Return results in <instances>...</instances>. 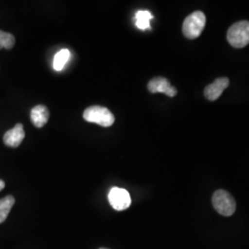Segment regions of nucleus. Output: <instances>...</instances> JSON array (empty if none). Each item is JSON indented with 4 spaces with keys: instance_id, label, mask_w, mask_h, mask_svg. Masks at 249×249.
Here are the masks:
<instances>
[{
    "instance_id": "f257e3e1",
    "label": "nucleus",
    "mask_w": 249,
    "mask_h": 249,
    "mask_svg": "<svg viewBox=\"0 0 249 249\" xmlns=\"http://www.w3.org/2000/svg\"><path fill=\"white\" fill-rule=\"evenodd\" d=\"M206 25V16L202 11H194L185 18L182 26L184 36L188 39H196L202 34Z\"/></svg>"
},
{
    "instance_id": "f03ea898",
    "label": "nucleus",
    "mask_w": 249,
    "mask_h": 249,
    "mask_svg": "<svg viewBox=\"0 0 249 249\" xmlns=\"http://www.w3.org/2000/svg\"><path fill=\"white\" fill-rule=\"evenodd\" d=\"M227 41L235 48H243L249 45V20H241L232 24L227 32Z\"/></svg>"
},
{
    "instance_id": "7ed1b4c3",
    "label": "nucleus",
    "mask_w": 249,
    "mask_h": 249,
    "mask_svg": "<svg viewBox=\"0 0 249 249\" xmlns=\"http://www.w3.org/2000/svg\"><path fill=\"white\" fill-rule=\"evenodd\" d=\"M83 118L89 123H95L102 126H111L115 123V116L106 107H89L84 111Z\"/></svg>"
},
{
    "instance_id": "20e7f679",
    "label": "nucleus",
    "mask_w": 249,
    "mask_h": 249,
    "mask_svg": "<svg viewBox=\"0 0 249 249\" xmlns=\"http://www.w3.org/2000/svg\"><path fill=\"white\" fill-rule=\"evenodd\" d=\"M213 204L218 213L231 216L234 213L236 203L231 194L223 189L217 190L213 196Z\"/></svg>"
},
{
    "instance_id": "39448f33",
    "label": "nucleus",
    "mask_w": 249,
    "mask_h": 249,
    "mask_svg": "<svg viewBox=\"0 0 249 249\" xmlns=\"http://www.w3.org/2000/svg\"><path fill=\"white\" fill-rule=\"evenodd\" d=\"M109 203L117 212L128 209L131 205V197L127 190L120 187H113L108 194Z\"/></svg>"
},
{
    "instance_id": "423d86ee",
    "label": "nucleus",
    "mask_w": 249,
    "mask_h": 249,
    "mask_svg": "<svg viewBox=\"0 0 249 249\" xmlns=\"http://www.w3.org/2000/svg\"><path fill=\"white\" fill-rule=\"evenodd\" d=\"M148 89L151 93H164L169 97H174L177 95L178 90L171 85L169 80L163 77H157L149 81Z\"/></svg>"
},
{
    "instance_id": "0eeeda50",
    "label": "nucleus",
    "mask_w": 249,
    "mask_h": 249,
    "mask_svg": "<svg viewBox=\"0 0 249 249\" xmlns=\"http://www.w3.org/2000/svg\"><path fill=\"white\" fill-rule=\"evenodd\" d=\"M229 86L227 78H218L204 89V95L209 101H216L223 94V90Z\"/></svg>"
},
{
    "instance_id": "6e6552de",
    "label": "nucleus",
    "mask_w": 249,
    "mask_h": 249,
    "mask_svg": "<svg viewBox=\"0 0 249 249\" xmlns=\"http://www.w3.org/2000/svg\"><path fill=\"white\" fill-rule=\"evenodd\" d=\"M24 138L25 132L23 124H17L13 128L9 129L5 133L3 137V141L7 146L11 148H16L20 145Z\"/></svg>"
},
{
    "instance_id": "1a4fd4ad",
    "label": "nucleus",
    "mask_w": 249,
    "mask_h": 249,
    "mask_svg": "<svg viewBox=\"0 0 249 249\" xmlns=\"http://www.w3.org/2000/svg\"><path fill=\"white\" fill-rule=\"evenodd\" d=\"M49 119V110L45 106H36L31 111V120L36 127H43Z\"/></svg>"
},
{
    "instance_id": "9d476101",
    "label": "nucleus",
    "mask_w": 249,
    "mask_h": 249,
    "mask_svg": "<svg viewBox=\"0 0 249 249\" xmlns=\"http://www.w3.org/2000/svg\"><path fill=\"white\" fill-rule=\"evenodd\" d=\"M14 204L15 198L13 196L9 195L0 199V223H4L6 221Z\"/></svg>"
},
{
    "instance_id": "9b49d317",
    "label": "nucleus",
    "mask_w": 249,
    "mask_h": 249,
    "mask_svg": "<svg viewBox=\"0 0 249 249\" xmlns=\"http://www.w3.org/2000/svg\"><path fill=\"white\" fill-rule=\"evenodd\" d=\"M153 18L148 10H139L136 13V26L141 30L150 29V21Z\"/></svg>"
},
{
    "instance_id": "f8f14e48",
    "label": "nucleus",
    "mask_w": 249,
    "mask_h": 249,
    "mask_svg": "<svg viewBox=\"0 0 249 249\" xmlns=\"http://www.w3.org/2000/svg\"><path fill=\"white\" fill-rule=\"evenodd\" d=\"M71 57V52L68 49H62L54 55L53 58V69L56 71H60L64 69L66 64Z\"/></svg>"
},
{
    "instance_id": "ddd939ff",
    "label": "nucleus",
    "mask_w": 249,
    "mask_h": 249,
    "mask_svg": "<svg viewBox=\"0 0 249 249\" xmlns=\"http://www.w3.org/2000/svg\"><path fill=\"white\" fill-rule=\"evenodd\" d=\"M15 45V37L11 34L0 31V49H11Z\"/></svg>"
},
{
    "instance_id": "4468645a",
    "label": "nucleus",
    "mask_w": 249,
    "mask_h": 249,
    "mask_svg": "<svg viewBox=\"0 0 249 249\" xmlns=\"http://www.w3.org/2000/svg\"><path fill=\"white\" fill-rule=\"evenodd\" d=\"M4 187H5V182H4L3 180H1V179H0V191H1V190H3V189H4Z\"/></svg>"
},
{
    "instance_id": "2eb2a0df",
    "label": "nucleus",
    "mask_w": 249,
    "mask_h": 249,
    "mask_svg": "<svg viewBox=\"0 0 249 249\" xmlns=\"http://www.w3.org/2000/svg\"><path fill=\"white\" fill-rule=\"evenodd\" d=\"M105 249V248H101V249Z\"/></svg>"
}]
</instances>
